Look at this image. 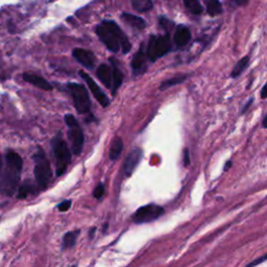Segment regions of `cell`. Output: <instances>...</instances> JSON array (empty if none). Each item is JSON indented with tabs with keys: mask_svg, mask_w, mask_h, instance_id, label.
Here are the masks:
<instances>
[{
	"mask_svg": "<svg viewBox=\"0 0 267 267\" xmlns=\"http://www.w3.org/2000/svg\"><path fill=\"white\" fill-rule=\"evenodd\" d=\"M22 164L18 154L13 152L7 154L5 163L0 165V191L3 194L12 196L16 192L20 182Z\"/></svg>",
	"mask_w": 267,
	"mask_h": 267,
	"instance_id": "obj_1",
	"label": "cell"
},
{
	"mask_svg": "<svg viewBox=\"0 0 267 267\" xmlns=\"http://www.w3.org/2000/svg\"><path fill=\"white\" fill-rule=\"evenodd\" d=\"M98 38L112 53H118L121 49L123 54L129 53L131 44L119 25L112 20H105L96 27Z\"/></svg>",
	"mask_w": 267,
	"mask_h": 267,
	"instance_id": "obj_2",
	"label": "cell"
},
{
	"mask_svg": "<svg viewBox=\"0 0 267 267\" xmlns=\"http://www.w3.org/2000/svg\"><path fill=\"white\" fill-rule=\"evenodd\" d=\"M170 49H171V41L168 33H166V35L163 36L152 35L147 44L146 56L152 62H156L161 57L168 54L170 52Z\"/></svg>",
	"mask_w": 267,
	"mask_h": 267,
	"instance_id": "obj_3",
	"label": "cell"
},
{
	"mask_svg": "<svg viewBox=\"0 0 267 267\" xmlns=\"http://www.w3.org/2000/svg\"><path fill=\"white\" fill-rule=\"evenodd\" d=\"M54 155L56 159V165H57V175L61 176L65 173V171L68 168V166L71 162V154L70 150L68 149L66 142L61 137V135H58L52 142Z\"/></svg>",
	"mask_w": 267,
	"mask_h": 267,
	"instance_id": "obj_4",
	"label": "cell"
},
{
	"mask_svg": "<svg viewBox=\"0 0 267 267\" xmlns=\"http://www.w3.org/2000/svg\"><path fill=\"white\" fill-rule=\"evenodd\" d=\"M35 161V177L41 189H46L52 180V167L43 152V149L38 148V152L33 156Z\"/></svg>",
	"mask_w": 267,
	"mask_h": 267,
	"instance_id": "obj_5",
	"label": "cell"
},
{
	"mask_svg": "<svg viewBox=\"0 0 267 267\" xmlns=\"http://www.w3.org/2000/svg\"><path fill=\"white\" fill-rule=\"evenodd\" d=\"M65 122L68 126V138L71 142L72 152L75 155H79L81 153V149L85 142V136H83V131L75 119V117L71 114L65 116Z\"/></svg>",
	"mask_w": 267,
	"mask_h": 267,
	"instance_id": "obj_6",
	"label": "cell"
},
{
	"mask_svg": "<svg viewBox=\"0 0 267 267\" xmlns=\"http://www.w3.org/2000/svg\"><path fill=\"white\" fill-rule=\"evenodd\" d=\"M68 89L73 98V103L76 111L79 114H87L91 109V100L87 89L76 82L68 83Z\"/></svg>",
	"mask_w": 267,
	"mask_h": 267,
	"instance_id": "obj_7",
	"label": "cell"
},
{
	"mask_svg": "<svg viewBox=\"0 0 267 267\" xmlns=\"http://www.w3.org/2000/svg\"><path fill=\"white\" fill-rule=\"evenodd\" d=\"M164 214V208L158 205L149 204L139 208L135 213H134L131 219L137 225L153 223Z\"/></svg>",
	"mask_w": 267,
	"mask_h": 267,
	"instance_id": "obj_8",
	"label": "cell"
},
{
	"mask_svg": "<svg viewBox=\"0 0 267 267\" xmlns=\"http://www.w3.org/2000/svg\"><path fill=\"white\" fill-rule=\"evenodd\" d=\"M79 75L81 76V78L83 80L87 82L89 89L91 90L93 96L96 98L97 102L102 105L104 108H107L110 105V100H109L108 96L102 91V89L98 87V85L95 82V80L88 73H86L85 71H82V70L79 71Z\"/></svg>",
	"mask_w": 267,
	"mask_h": 267,
	"instance_id": "obj_9",
	"label": "cell"
},
{
	"mask_svg": "<svg viewBox=\"0 0 267 267\" xmlns=\"http://www.w3.org/2000/svg\"><path fill=\"white\" fill-rule=\"evenodd\" d=\"M143 153L142 150L139 148H135L129 153V155L126 157L124 165H123V172L126 176H130L132 172L135 171L136 167L140 163L142 159Z\"/></svg>",
	"mask_w": 267,
	"mask_h": 267,
	"instance_id": "obj_10",
	"label": "cell"
},
{
	"mask_svg": "<svg viewBox=\"0 0 267 267\" xmlns=\"http://www.w3.org/2000/svg\"><path fill=\"white\" fill-rule=\"evenodd\" d=\"M73 57L76 59V61L81 64L83 67H86L88 69H93L95 66L96 58L94 54L90 50L82 49V48H75L72 52Z\"/></svg>",
	"mask_w": 267,
	"mask_h": 267,
	"instance_id": "obj_11",
	"label": "cell"
},
{
	"mask_svg": "<svg viewBox=\"0 0 267 267\" xmlns=\"http://www.w3.org/2000/svg\"><path fill=\"white\" fill-rule=\"evenodd\" d=\"M147 59L148 58L146 56V53L144 52L143 47L141 46L139 52L135 54V56L132 57V60H131V69H132L134 74L139 75V74H142L146 71Z\"/></svg>",
	"mask_w": 267,
	"mask_h": 267,
	"instance_id": "obj_12",
	"label": "cell"
},
{
	"mask_svg": "<svg viewBox=\"0 0 267 267\" xmlns=\"http://www.w3.org/2000/svg\"><path fill=\"white\" fill-rule=\"evenodd\" d=\"M22 77H23V79L25 81L31 83V85H33V86L39 88V89H42L44 91H52L54 89L53 86L50 85V82H48L45 78L41 77L38 74L26 72V73H23Z\"/></svg>",
	"mask_w": 267,
	"mask_h": 267,
	"instance_id": "obj_13",
	"label": "cell"
},
{
	"mask_svg": "<svg viewBox=\"0 0 267 267\" xmlns=\"http://www.w3.org/2000/svg\"><path fill=\"white\" fill-rule=\"evenodd\" d=\"M191 40V31L190 29L185 25H179L175 29L173 41L176 46L184 47L186 46Z\"/></svg>",
	"mask_w": 267,
	"mask_h": 267,
	"instance_id": "obj_14",
	"label": "cell"
},
{
	"mask_svg": "<svg viewBox=\"0 0 267 267\" xmlns=\"http://www.w3.org/2000/svg\"><path fill=\"white\" fill-rule=\"evenodd\" d=\"M96 74H97V77L99 78V80L102 81L107 88L112 89V85H113L112 66H109L107 64H102L97 68Z\"/></svg>",
	"mask_w": 267,
	"mask_h": 267,
	"instance_id": "obj_15",
	"label": "cell"
},
{
	"mask_svg": "<svg viewBox=\"0 0 267 267\" xmlns=\"http://www.w3.org/2000/svg\"><path fill=\"white\" fill-rule=\"evenodd\" d=\"M111 64H112V70H113V85H112V93L115 95L117 90L120 88L123 81V73L117 66V62L114 60V58H111Z\"/></svg>",
	"mask_w": 267,
	"mask_h": 267,
	"instance_id": "obj_16",
	"label": "cell"
},
{
	"mask_svg": "<svg viewBox=\"0 0 267 267\" xmlns=\"http://www.w3.org/2000/svg\"><path fill=\"white\" fill-rule=\"evenodd\" d=\"M121 19L126 24L131 26L132 28L144 29L146 27V22L144 21V19H142L141 17H138V16H135V15H131V14H128V13H123L121 15Z\"/></svg>",
	"mask_w": 267,
	"mask_h": 267,
	"instance_id": "obj_17",
	"label": "cell"
},
{
	"mask_svg": "<svg viewBox=\"0 0 267 267\" xmlns=\"http://www.w3.org/2000/svg\"><path fill=\"white\" fill-rule=\"evenodd\" d=\"M123 141L121 138L117 137L113 140L111 148H110V159L112 161H116L117 159H119L122 150H123Z\"/></svg>",
	"mask_w": 267,
	"mask_h": 267,
	"instance_id": "obj_18",
	"label": "cell"
},
{
	"mask_svg": "<svg viewBox=\"0 0 267 267\" xmlns=\"http://www.w3.org/2000/svg\"><path fill=\"white\" fill-rule=\"evenodd\" d=\"M79 233H80V231H78V230L66 233L64 235V238H63V248L66 249V248L73 247L76 243Z\"/></svg>",
	"mask_w": 267,
	"mask_h": 267,
	"instance_id": "obj_19",
	"label": "cell"
},
{
	"mask_svg": "<svg viewBox=\"0 0 267 267\" xmlns=\"http://www.w3.org/2000/svg\"><path fill=\"white\" fill-rule=\"evenodd\" d=\"M248 64H249V58L246 56V57H243L236 65L235 67H234L232 72H231V76L233 78H236L238 76H240L244 71L245 69L248 67Z\"/></svg>",
	"mask_w": 267,
	"mask_h": 267,
	"instance_id": "obj_20",
	"label": "cell"
},
{
	"mask_svg": "<svg viewBox=\"0 0 267 267\" xmlns=\"http://www.w3.org/2000/svg\"><path fill=\"white\" fill-rule=\"evenodd\" d=\"M132 8L139 13L148 12L153 9L154 4L150 0H132L131 2Z\"/></svg>",
	"mask_w": 267,
	"mask_h": 267,
	"instance_id": "obj_21",
	"label": "cell"
},
{
	"mask_svg": "<svg viewBox=\"0 0 267 267\" xmlns=\"http://www.w3.org/2000/svg\"><path fill=\"white\" fill-rule=\"evenodd\" d=\"M35 190H36L35 186H33L29 181H27L26 183L23 184V185H21L19 187L18 194H17V198H18V199L26 198L29 194H32L33 191H35Z\"/></svg>",
	"mask_w": 267,
	"mask_h": 267,
	"instance_id": "obj_22",
	"label": "cell"
},
{
	"mask_svg": "<svg viewBox=\"0 0 267 267\" xmlns=\"http://www.w3.org/2000/svg\"><path fill=\"white\" fill-rule=\"evenodd\" d=\"M184 6L186 7V9L193 15H200L204 12V9L197 0H185L184 2Z\"/></svg>",
	"mask_w": 267,
	"mask_h": 267,
	"instance_id": "obj_23",
	"label": "cell"
},
{
	"mask_svg": "<svg viewBox=\"0 0 267 267\" xmlns=\"http://www.w3.org/2000/svg\"><path fill=\"white\" fill-rule=\"evenodd\" d=\"M187 78V75H179V76H174V77H171L169 79L167 80H164L161 86H160V90H165V89H168L170 87H173L175 85H179V83L183 82L184 80H185Z\"/></svg>",
	"mask_w": 267,
	"mask_h": 267,
	"instance_id": "obj_24",
	"label": "cell"
},
{
	"mask_svg": "<svg viewBox=\"0 0 267 267\" xmlns=\"http://www.w3.org/2000/svg\"><path fill=\"white\" fill-rule=\"evenodd\" d=\"M223 6L219 2H216V0H210L207 3V13L210 16H217L220 15L223 13Z\"/></svg>",
	"mask_w": 267,
	"mask_h": 267,
	"instance_id": "obj_25",
	"label": "cell"
},
{
	"mask_svg": "<svg viewBox=\"0 0 267 267\" xmlns=\"http://www.w3.org/2000/svg\"><path fill=\"white\" fill-rule=\"evenodd\" d=\"M105 194V186H104V184L103 183H99L98 185L95 187L94 189V192H93V195L95 198L97 199H100Z\"/></svg>",
	"mask_w": 267,
	"mask_h": 267,
	"instance_id": "obj_26",
	"label": "cell"
},
{
	"mask_svg": "<svg viewBox=\"0 0 267 267\" xmlns=\"http://www.w3.org/2000/svg\"><path fill=\"white\" fill-rule=\"evenodd\" d=\"M71 207V200L67 199V200H64V202H62L59 206H58V209L60 212H66L68 211Z\"/></svg>",
	"mask_w": 267,
	"mask_h": 267,
	"instance_id": "obj_27",
	"label": "cell"
},
{
	"mask_svg": "<svg viewBox=\"0 0 267 267\" xmlns=\"http://www.w3.org/2000/svg\"><path fill=\"white\" fill-rule=\"evenodd\" d=\"M265 261H267V254H266V255H263V256H261V257H259L258 259H256V260H254V261H252V262H250L246 267H255V266H258L259 264H261V263H263V262H265Z\"/></svg>",
	"mask_w": 267,
	"mask_h": 267,
	"instance_id": "obj_28",
	"label": "cell"
},
{
	"mask_svg": "<svg viewBox=\"0 0 267 267\" xmlns=\"http://www.w3.org/2000/svg\"><path fill=\"white\" fill-rule=\"evenodd\" d=\"M160 23H161V25L164 27V28H170V27H172V22L170 21V20H168V19H166L165 18V17H161V19H160Z\"/></svg>",
	"mask_w": 267,
	"mask_h": 267,
	"instance_id": "obj_29",
	"label": "cell"
},
{
	"mask_svg": "<svg viewBox=\"0 0 267 267\" xmlns=\"http://www.w3.org/2000/svg\"><path fill=\"white\" fill-rule=\"evenodd\" d=\"M184 154H185V159H184V161H185V166H188L189 163H190V160H189V150L188 149H185V152H184Z\"/></svg>",
	"mask_w": 267,
	"mask_h": 267,
	"instance_id": "obj_30",
	"label": "cell"
},
{
	"mask_svg": "<svg viewBox=\"0 0 267 267\" xmlns=\"http://www.w3.org/2000/svg\"><path fill=\"white\" fill-rule=\"evenodd\" d=\"M261 98H263V99L267 98V82L265 83V86L263 87V89L261 91Z\"/></svg>",
	"mask_w": 267,
	"mask_h": 267,
	"instance_id": "obj_31",
	"label": "cell"
},
{
	"mask_svg": "<svg viewBox=\"0 0 267 267\" xmlns=\"http://www.w3.org/2000/svg\"><path fill=\"white\" fill-rule=\"evenodd\" d=\"M252 104H253V99H250V100H249V102H248V104L244 106V108H243V110H242V112H241V113H242V114H243V113H245V112H246V111L248 110L249 106H250V105H252Z\"/></svg>",
	"mask_w": 267,
	"mask_h": 267,
	"instance_id": "obj_32",
	"label": "cell"
},
{
	"mask_svg": "<svg viewBox=\"0 0 267 267\" xmlns=\"http://www.w3.org/2000/svg\"><path fill=\"white\" fill-rule=\"evenodd\" d=\"M232 161H228L227 162V164H226V166H225V171H227V170H229V168H231V166H232Z\"/></svg>",
	"mask_w": 267,
	"mask_h": 267,
	"instance_id": "obj_33",
	"label": "cell"
},
{
	"mask_svg": "<svg viewBox=\"0 0 267 267\" xmlns=\"http://www.w3.org/2000/svg\"><path fill=\"white\" fill-rule=\"evenodd\" d=\"M262 126H263L264 128H267V115L265 116V118H264L263 121H262Z\"/></svg>",
	"mask_w": 267,
	"mask_h": 267,
	"instance_id": "obj_34",
	"label": "cell"
},
{
	"mask_svg": "<svg viewBox=\"0 0 267 267\" xmlns=\"http://www.w3.org/2000/svg\"><path fill=\"white\" fill-rule=\"evenodd\" d=\"M235 4L238 6H244L247 4V2H239V0H237V2H235Z\"/></svg>",
	"mask_w": 267,
	"mask_h": 267,
	"instance_id": "obj_35",
	"label": "cell"
},
{
	"mask_svg": "<svg viewBox=\"0 0 267 267\" xmlns=\"http://www.w3.org/2000/svg\"><path fill=\"white\" fill-rule=\"evenodd\" d=\"M96 231V228H93V229H91V231H90V238H92L93 237V235H94V232Z\"/></svg>",
	"mask_w": 267,
	"mask_h": 267,
	"instance_id": "obj_36",
	"label": "cell"
},
{
	"mask_svg": "<svg viewBox=\"0 0 267 267\" xmlns=\"http://www.w3.org/2000/svg\"><path fill=\"white\" fill-rule=\"evenodd\" d=\"M0 165H2V159H0Z\"/></svg>",
	"mask_w": 267,
	"mask_h": 267,
	"instance_id": "obj_37",
	"label": "cell"
},
{
	"mask_svg": "<svg viewBox=\"0 0 267 267\" xmlns=\"http://www.w3.org/2000/svg\"><path fill=\"white\" fill-rule=\"evenodd\" d=\"M71 267H76V266H75V265H73V266H71Z\"/></svg>",
	"mask_w": 267,
	"mask_h": 267,
	"instance_id": "obj_38",
	"label": "cell"
}]
</instances>
